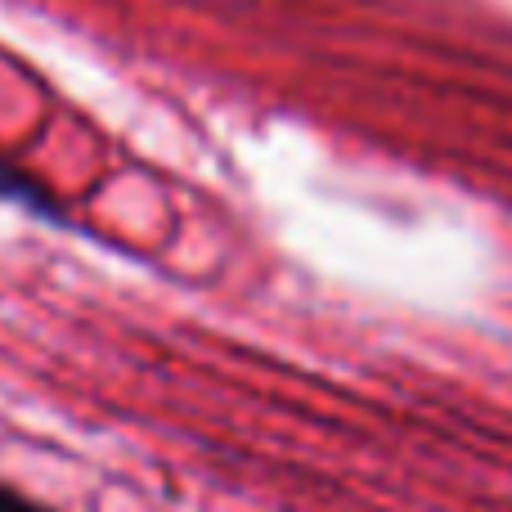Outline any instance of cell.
<instances>
[{
	"label": "cell",
	"instance_id": "1",
	"mask_svg": "<svg viewBox=\"0 0 512 512\" xmlns=\"http://www.w3.org/2000/svg\"><path fill=\"white\" fill-rule=\"evenodd\" d=\"M0 198L23 203V207H36V212H50V198L41 194V185H36V180H27L23 171H18L14 162H5V158H0Z\"/></svg>",
	"mask_w": 512,
	"mask_h": 512
},
{
	"label": "cell",
	"instance_id": "2",
	"mask_svg": "<svg viewBox=\"0 0 512 512\" xmlns=\"http://www.w3.org/2000/svg\"><path fill=\"white\" fill-rule=\"evenodd\" d=\"M0 512H54V508L36 504V499L18 495V490H14V486H5V481H0Z\"/></svg>",
	"mask_w": 512,
	"mask_h": 512
}]
</instances>
